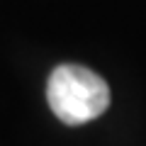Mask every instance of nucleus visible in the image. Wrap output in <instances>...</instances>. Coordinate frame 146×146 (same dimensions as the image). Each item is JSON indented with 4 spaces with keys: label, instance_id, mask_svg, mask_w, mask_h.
Masks as SVG:
<instances>
[{
    "label": "nucleus",
    "instance_id": "nucleus-1",
    "mask_svg": "<svg viewBox=\"0 0 146 146\" xmlns=\"http://www.w3.org/2000/svg\"><path fill=\"white\" fill-rule=\"evenodd\" d=\"M51 112L68 127H80L110 107V88L95 71L76 63L56 66L46 83Z\"/></svg>",
    "mask_w": 146,
    "mask_h": 146
}]
</instances>
